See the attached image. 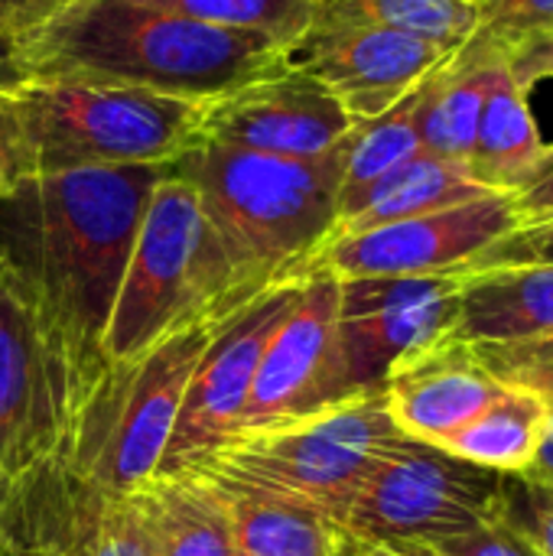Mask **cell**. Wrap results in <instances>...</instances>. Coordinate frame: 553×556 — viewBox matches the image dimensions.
<instances>
[{
  "mask_svg": "<svg viewBox=\"0 0 553 556\" xmlns=\"http://www.w3.org/2000/svg\"><path fill=\"white\" fill-rule=\"evenodd\" d=\"M486 195H499V192L476 182L463 163L440 160V156H430L420 150L417 156L401 163L394 173L378 179L372 189H365L355 202H349L339 212V225L332 235L368 231L378 225L466 205V202H476Z\"/></svg>",
  "mask_w": 553,
  "mask_h": 556,
  "instance_id": "obj_23",
  "label": "cell"
},
{
  "mask_svg": "<svg viewBox=\"0 0 553 556\" xmlns=\"http://www.w3.org/2000/svg\"><path fill=\"white\" fill-rule=\"evenodd\" d=\"M505 511L508 472L401 437L368 472L342 525L362 544L433 547L505 521Z\"/></svg>",
  "mask_w": 553,
  "mask_h": 556,
  "instance_id": "obj_8",
  "label": "cell"
},
{
  "mask_svg": "<svg viewBox=\"0 0 553 556\" xmlns=\"http://www.w3.org/2000/svg\"><path fill=\"white\" fill-rule=\"evenodd\" d=\"M33 176L26 134L10 91H0V199H7L23 179Z\"/></svg>",
  "mask_w": 553,
  "mask_h": 556,
  "instance_id": "obj_31",
  "label": "cell"
},
{
  "mask_svg": "<svg viewBox=\"0 0 553 556\" xmlns=\"http://www.w3.org/2000/svg\"><path fill=\"white\" fill-rule=\"evenodd\" d=\"M463 277H342L336 326L349 391L381 388L394 362L453 332Z\"/></svg>",
  "mask_w": 553,
  "mask_h": 556,
  "instance_id": "obj_13",
  "label": "cell"
},
{
  "mask_svg": "<svg viewBox=\"0 0 553 556\" xmlns=\"http://www.w3.org/2000/svg\"><path fill=\"white\" fill-rule=\"evenodd\" d=\"M544 401H548V414H544V427H541L535 456H531L528 469L518 472V476L528 479V482H535V485L553 489V397H544Z\"/></svg>",
  "mask_w": 553,
  "mask_h": 556,
  "instance_id": "obj_37",
  "label": "cell"
},
{
  "mask_svg": "<svg viewBox=\"0 0 553 556\" xmlns=\"http://www.w3.org/2000/svg\"><path fill=\"white\" fill-rule=\"evenodd\" d=\"M505 521L515 525L541 556H553V489L535 485L521 476H508V511Z\"/></svg>",
  "mask_w": 553,
  "mask_h": 556,
  "instance_id": "obj_29",
  "label": "cell"
},
{
  "mask_svg": "<svg viewBox=\"0 0 553 556\" xmlns=\"http://www.w3.org/2000/svg\"><path fill=\"white\" fill-rule=\"evenodd\" d=\"M401 437L385 391L372 388L293 420L241 430L202 463L342 521L368 472Z\"/></svg>",
  "mask_w": 553,
  "mask_h": 556,
  "instance_id": "obj_7",
  "label": "cell"
},
{
  "mask_svg": "<svg viewBox=\"0 0 553 556\" xmlns=\"http://www.w3.org/2000/svg\"><path fill=\"white\" fill-rule=\"evenodd\" d=\"M531 261L553 264V218L551 222H541V225L518 228L502 244H495L479 267H492V264H531Z\"/></svg>",
  "mask_w": 553,
  "mask_h": 556,
  "instance_id": "obj_33",
  "label": "cell"
},
{
  "mask_svg": "<svg viewBox=\"0 0 553 556\" xmlns=\"http://www.w3.org/2000/svg\"><path fill=\"white\" fill-rule=\"evenodd\" d=\"M476 3H479V0H476Z\"/></svg>",
  "mask_w": 553,
  "mask_h": 556,
  "instance_id": "obj_41",
  "label": "cell"
},
{
  "mask_svg": "<svg viewBox=\"0 0 553 556\" xmlns=\"http://www.w3.org/2000/svg\"><path fill=\"white\" fill-rule=\"evenodd\" d=\"M68 3L72 0H0V23L23 42Z\"/></svg>",
  "mask_w": 553,
  "mask_h": 556,
  "instance_id": "obj_34",
  "label": "cell"
},
{
  "mask_svg": "<svg viewBox=\"0 0 553 556\" xmlns=\"http://www.w3.org/2000/svg\"><path fill=\"white\" fill-rule=\"evenodd\" d=\"M417 88L401 98L391 111L355 121L342 143V186H339V212L355 202L378 179L394 173L401 163L420 153V137L414 124Z\"/></svg>",
  "mask_w": 553,
  "mask_h": 556,
  "instance_id": "obj_26",
  "label": "cell"
},
{
  "mask_svg": "<svg viewBox=\"0 0 553 556\" xmlns=\"http://www.w3.org/2000/svg\"><path fill=\"white\" fill-rule=\"evenodd\" d=\"M548 401L521 384H508L505 391L463 430L450 433L447 440L433 443L460 459H469L476 466L518 476L528 469L541 427H544Z\"/></svg>",
  "mask_w": 553,
  "mask_h": 556,
  "instance_id": "obj_24",
  "label": "cell"
},
{
  "mask_svg": "<svg viewBox=\"0 0 553 556\" xmlns=\"http://www.w3.org/2000/svg\"><path fill=\"white\" fill-rule=\"evenodd\" d=\"M336 313L339 277L306 270L297 300L264 345L248 407L235 433L293 420L355 394L345 381Z\"/></svg>",
  "mask_w": 553,
  "mask_h": 556,
  "instance_id": "obj_14",
  "label": "cell"
},
{
  "mask_svg": "<svg viewBox=\"0 0 553 556\" xmlns=\"http://www.w3.org/2000/svg\"><path fill=\"white\" fill-rule=\"evenodd\" d=\"M196 466L212 476L225 498L238 556H352L362 544L316 505L244 482L209 463Z\"/></svg>",
  "mask_w": 553,
  "mask_h": 556,
  "instance_id": "obj_19",
  "label": "cell"
},
{
  "mask_svg": "<svg viewBox=\"0 0 553 556\" xmlns=\"http://www.w3.org/2000/svg\"><path fill=\"white\" fill-rule=\"evenodd\" d=\"M225 316L183 326L127 362H108L55 459L104 492L130 495L150 485L160 472L189 378Z\"/></svg>",
  "mask_w": 553,
  "mask_h": 556,
  "instance_id": "obj_5",
  "label": "cell"
},
{
  "mask_svg": "<svg viewBox=\"0 0 553 556\" xmlns=\"http://www.w3.org/2000/svg\"><path fill=\"white\" fill-rule=\"evenodd\" d=\"M495 375L508 384H521L538 391L541 397H553V345L531 352H482Z\"/></svg>",
  "mask_w": 553,
  "mask_h": 556,
  "instance_id": "obj_32",
  "label": "cell"
},
{
  "mask_svg": "<svg viewBox=\"0 0 553 556\" xmlns=\"http://www.w3.org/2000/svg\"><path fill=\"white\" fill-rule=\"evenodd\" d=\"M352 117L332 91L300 68H280L231 94L205 101V137L235 150L319 160L342 147Z\"/></svg>",
  "mask_w": 553,
  "mask_h": 556,
  "instance_id": "obj_16",
  "label": "cell"
},
{
  "mask_svg": "<svg viewBox=\"0 0 553 556\" xmlns=\"http://www.w3.org/2000/svg\"><path fill=\"white\" fill-rule=\"evenodd\" d=\"M29 81V68L23 59L20 39L0 23V91H20Z\"/></svg>",
  "mask_w": 553,
  "mask_h": 556,
  "instance_id": "obj_36",
  "label": "cell"
},
{
  "mask_svg": "<svg viewBox=\"0 0 553 556\" xmlns=\"http://www.w3.org/2000/svg\"><path fill=\"white\" fill-rule=\"evenodd\" d=\"M381 391L404 437L440 443L476 420L505 391V381L476 345L447 332L394 362Z\"/></svg>",
  "mask_w": 553,
  "mask_h": 556,
  "instance_id": "obj_17",
  "label": "cell"
},
{
  "mask_svg": "<svg viewBox=\"0 0 553 556\" xmlns=\"http://www.w3.org/2000/svg\"><path fill=\"white\" fill-rule=\"evenodd\" d=\"M166 173L169 163L42 173L0 199V257L95 375L143 212Z\"/></svg>",
  "mask_w": 553,
  "mask_h": 556,
  "instance_id": "obj_1",
  "label": "cell"
},
{
  "mask_svg": "<svg viewBox=\"0 0 553 556\" xmlns=\"http://www.w3.org/2000/svg\"><path fill=\"white\" fill-rule=\"evenodd\" d=\"M300 280L303 277L261 290L218 323L189 378L160 472H179L186 466H196L235 437L248 407L264 345L271 342L274 329L297 300Z\"/></svg>",
  "mask_w": 553,
  "mask_h": 556,
  "instance_id": "obj_12",
  "label": "cell"
},
{
  "mask_svg": "<svg viewBox=\"0 0 553 556\" xmlns=\"http://www.w3.org/2000/svg\"><path fill=\"white\" fill-rule=\"evenodd\" d=\"M140 495L153 556H238L225 498L202 466L160 472Z\"/></svg>",
  "mask_w": 553,
  "mask_h": 556,
  "instance_id": "obj_22",
  "label": "cell"
},
{
  "mask_svg": "<svg viewBox=\"0 0 553 556\" xmlns=\"http://www.w3.org/2000/svg\"><path fill=\"white\" fill-rule=\"evenodd\" d=\"M13 556H153L143 495H117L49 456L13 479L3 525Z\"/></svg>",
  "mask_w": 553,
  "mask_h": 556,
  "instance_id": "obj_10",
  "label": "cell"
},
{
  "mask_svg": "<svg viewBox=\"0 0 553 556\" xmlns=\"http://www.w3.org/2000/svg\"><path fill=\"white\" fill-rule=\"evenodd\" d=\"M502 59H505L502 49L489 46L473 33V39L463 49H456L443 65H437L417 85L414 124L424 153L463 166L469 163L479 114Z\"/></svg>",
  "mask_w": 553,
  "mask_h": 556,
  "instance_id": "obj_20",
  "label": "cell"
},
{
  "mask_svg": "<svg viewBox=\"0 0 553 556\" xmlns=\"http://www.w3.org/2000/svg\"><path fill=\"white\" fill-rule=\"evenodd\" d=\"M169 173L196 189L241 300L303 277L339 225L342 147L319 160H287L205 137Z\"/></svg>",
  "mask_w": 553,
  "mask_h": 556,
  "instance_id": "obj_3",
  "label": "cell"
},
{
  "mask_svg": "<svg viewBox=\"0 0 553 556\" xmlns=\"http://www.w3.org/2000/svg\"><path fill=\"white\" fill-rule=\"evenodd\" d=\"M0 556H13V554H10V551H3V547H0Z\"/></svg>",
  "mask_w": 553,
  "mask_h": 556,
  "instance_id": "obj_40",
  "label": "cell"
},
{
  "mask_svg": "<svg viewBox=\"0 0 553 556\" xmlns=\"http://www.w3.org/2000/svg\"><path fill=\"white\" fill-rule=\"evenodd\" d=\"M20 46L29 81H95L189 101H215L284 68V46L264 33L140 0H72Z\"/></svg>",
  "mask_w": 553,
  "mask_h": 556,
  "instance_id": "obj_2",
  "label": "cell"
},
{
  "mask_svg": "<svg viewBox=\"0 0 553 556\" xmlns=\"http://www.w3.org/2000/svg\"><path fill=\"white\" fill-rule=\"evenodd\" d=\"M310 23L378 26L456 52L479 29V3L476 0H313Z\"/></svg>",
  "mask_w": 553,
  "mask_h": 556,
  "instance_id": "obj_25",
  "label": "cell"
},
{
  "mask_svg": "<svg viewBox=\"0 0 553 556\" xmlns=\"http://www.w3.org/2000/svg\"><path fill=\"white\" fill-rule=\"evenodd\" d=\"M427 551L437 556H541L538 547L508 521H495L463 538L440 541Z\"/></svg>",
  "mask_w": 553,
  "mask_h": 556,
  "instance_id": "obj_30",
  "label": "cell"
},
{
  "mask_svg": "<svg viewBox=\"0 0 553 556\" xmlns=\"http://www.w3.org/2000/svg\"><path fill=\"white\" fill-rule=\"evenodd\" d=\"M450 55L417 36L349 23H310L284 46V65L323 81L352 121L391 111Z\"/></svg>",
  "mask_w": 553,
  "mask_h": 556,
  "instance_id": "obj_15",
  "label": "cell"
},
{
  "mask_svg": "<svg viewBox=\"0 0 553 556\" xmlns=\"http://www.w3.org/2000/svg\"><path fill=\"white\" fill-rule=\"evenodd\" d=\"M352 556H437L427 547H414V544H359Z\"/></svg>",
  "mask_w": 553,
  "mask_h": 556,
  "instance_id": "obj_38",
  "label": "cell"
},
{
  "mask_svg": "<svg viewBox=\"0 0 553 556\" xmlns=\"http://www.w3.org/2000/svg\"><path fill=\"white\" fill-rule=\"evenodd\" d=\"M548 33H553V0H479L476 36L502 52Z\"/></svg>",
  "mask_w": 553,
  "mask_h": 556,
  "instance_id": "obj_28",
  "label": "cell"
},
{
  "mask_svg": "<svg viewBox=\"0 0 553 556\" xmlns=\"http://www.w3.org/2000/svg\"><path fill=\"white\" fill-rule=\"evenodd\" d=\"M515 199V212L521 218V228L525 225H541V222H551L553 218V147H551V160L548 166L541 169V176Z\"/></svg>",
  "mask_w": 553,
  "mask_h": 556,
  "instance_id": "obj_35",
  "label": "cell"
},
{
  "mask_svg": "<svg viewBox=\"0 0 553 556\" xmlns=\"http://www.w3.org/2000/svg\"><path fill=\"white\" fill-rule=\"evenodd\" d=\"M225 251L202 215L196 189L166 173L143 212L124 280L117 287L101 355L127 362L163 336L241 306Z\"/></svg>",
  "mask_w": 553,
  "mask_h": 556,
  "instance_id": "obj_4",
  "label": "cell"
},
{
  "mask_svg": "<svg viewBox=\"0 0 553 556\" xmlns=\"http://www.w3.org/2000/svg\"><path fill=\"white\" fill-rule=\"evenodd\" d=\"M521 228L512 195H486L430 215L332 235L306 270L332 277H433L469 274L495 244Z\"/></svg>",
  "mask_w": 553,
  "mask_h": 556,
  "instance_id": "obj_11",
  "label": "cell"
},
{
  "mask_svg": "<svg viewBox=\"0 0 553 556\" xmlns=\"http://www.w3.org/2000/svg\"><path fill=\"white\" fill-rule=\"evenodd\" d=\"M199 23L251 29L290 46L313 20V0H140Z\"/></svg>",
  "mask_w": 553,
  "mask_h": 556,
  "instance_id": "obj_27",
  "label": "cell"
},
{
  "mask_svg": "<svg viewBox=\"0 0 553 556\" xmlns=\"http://www.w3.org/2000/svg\"><path fill=\"white\" fill-rule=\"evenodd\" d=\"M453 332L479 352L553 345V264H492L463 277Z\"/></svg>",
  "mask_w": 553,
  "mask_h": 556,
  "instance_id": "obj_18",
  "label": "cell"
},
{
  "mask_svg": "<svg viewBox=\"0 0 553 556\" xmlns=\"http://www.w3.org/2000/svg\"><path fill=\"white\" fill-rule=\"evenodd\" d=\"M98 375L0 257V463L13 479L59 453Z\"/></svg>",
  "mask_w": 553,
  "mask_h": 556,
  "instance_id": "obj_9",
  "label": "cell"
},
{
  "mask_svg": "<svg viewBox=\"0 0 553 556\" xmlns=\"http://www.w3.org/2000/svg\"><path fill=\"white\" fill-rule=\"evenodd\" d=\"M33 176L95 166H166L205 140V101L95 81L13 91Z\"/></svg>",
  "mask_w": 553,
  "mask_h": 556,
  "instance_id": "obj_6",
  "label": "cell"
},
{
  "mask_svg": "<svg viewBox=\"0 0 553 556\" xmlns=\"http://www.w3.org/2000/svg\"><path fill=\"white\" fill-rule=\"evenodd\" d=\"M548 160L551 143H544L538 134L535 114L528 108V88L515 78L508 59H502L479 114L466 169L486 189L499 195H518L541 176Z\"/></svg>",
  "mask_w": 553,
  "mask_h": 556,
  "instance_id": "obj_21",
  "label": "cell"
},
{
  "mask_svg": "<svg viewBox=\"0 0 553 556\" xmlns=\"http://www.w3.org/2000/svg\"><path fill=\"white\" fill-rule=\"evenodd\" d=\"M10 495H13V476H10V472L3 469V463H0V547H3V525H7Z\"/></svg>",
  "mask_w": 553,
  "mask_h": 556,
  "instance_id": "obj_39",
  "label": "cell"
}]
</instances>
